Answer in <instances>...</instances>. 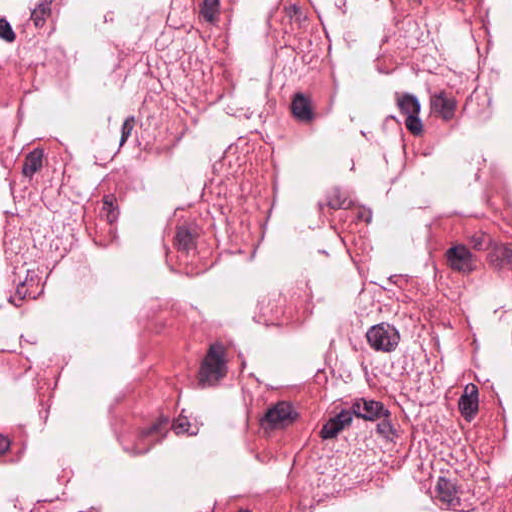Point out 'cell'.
I'll list each match as a JSON object with an SVG mask.
<instances>
[{
  "label": "cell",
  "mask_w": 512,
  "mask_h": 512,
  "mask_svg": "<svg viewBox=\"0 0 512 512\" xmlns=\"http://www.w3.org/2000/svg\"><path fill=\"white\" fill-rule=\"evenodd\" d=\"M414 428L382 390L334 401L296 453L286 487L301 510L356 499L384 487L405 464Z\"/></svg>",
  "instance_id": "1"
},
{
  "label": "cell",
  "mask_w": 512,
  "mask_h": 512,
  "mask_svg": "<svg viewBox=\"0 0 512 512\" xmlns=\"http://www.w3.org/2000/svg\"><path fill=\"white\" fill-rule=\"evenodd\" d=\"M348 336L374 387L419 406L439 398L444 385L439 342L415 307L383 290L368 291L354 307Z\"/></svg>",
  "instance_id": "2"
},
{
  "label": "cell",
  "mask_w": 512,
  "mask_h": 512,
  "mask_svg": "<svg viewBox=\"0 0 512 512\" xmlns=\"http://www.w3.org/2000/svg\"><path fill=\"white\" fill-rule=\"evenodd\" d=\"M411 473L421 492L442 510H472L491 489V480L446 408L420 415Z\"/></svg>",
  "instance_id": "3"
},
{
  "label": "cell",
  "mask_w": 512,
  "mask_h": 512,
  "mask_svg": "<svg viewBox=\"0 0 512 512\" xmlns=\"http://www.w3.org/2000/svg\"><path fill=\"white\" fill-rule=\"evenodd\" d=\"M244 443L264 465L287 461L318 420L328 394L324 371L298 384L273 386L250 374L242 386Z\"/></svg>",
  "instance_id": "4"
},
{
  "label": "cell",
  "mask_w": 512,
  "mask_h": 512,
  "mask_svg": "<svg viewBox=\"0 0 512 512\" xmlns=\"http://www.w3.org/2000/svg\"><path fill=\"white\" fill-rule=\"evenodd\" d=\"M259 136L240 139L211 171L206 198L222 216L230 246L243 250L259 239L273 202L270 149Z\"/></svg>",
  "instance_id": "5"
},
{
  "label": "cell",
  "mask_w": 512,
  "mask_h": 512,
  "mask_svg": "<svg viewBox=\"0 0 512 512\" xmlns=\"http://www.w3.org/2000/svg\"><path fill=\"white\" fill-rule=\"evenodd\" d=\"M77 226V211L71 202L35 207L5 220L6 276L15 298H31L42 290L52 270L70 251Z\"/></svg>",
  "instance_id": "6"
},
{
  "label": "cell",
  "mask_w": 512,
  "mask_h": 512,
  "mask_svg": "<svg viewBox=\"0 0 512 512\" xmlns=\"http://www.w3.org/2000/svg\"><path fill=\"white\" fill-rule=\"evenodd\" d=\"M444 399L468 445L482 463L490 465L503 452L507 438L505 410L493 385L466 370Z\"/></svg>",
  "instance_id": "7"
},
{
  "label": "cell",
  "mask_w": 512,
  "mask_h": 512,
  "mask_svg": "<svg viewBox=\"0 0 512 512\" xmlns=\"http://www.w3.org/2000/svg\"><path fill=\"white\" fill-rule=\"evenodd\" d=\"M73 159L68 149L53 137L38 138L23 147L8 173L15 206L25 211L49 206L68 186Z\"/></svg>",
  "instance_id": "8"
},
{
  "label": "cell",
  "mask_w": 512,
  "mask_h": 512,
  "mask_svg": "<svg viewBox=\"0 0 512 512\" xmlns=\"http://www.w3.org/2000/svg\"><path fill=\"white\" fill-rule=\"evenodd\" d=\"M162 247L167 266L178 274L196 276L210 269L220 252L206 206L193 203L176 209L165 225Z\"/></svg>",
  "instance_id": "9"
},
{
  "label": "cell",
  "mask_w": 512,
  "mask_h": 512,
  "mask_svg": "<svg viewBox=\"0 0 512 512\" xmlns=\"http://www.w3.org/2000/svg\"><path fill=\"white\" fill-rule=\"evenodd\" d=\"M128 174L117 170L107 175L97 186L84 207L85 231L98 247H108L117 238L120 207L126 198Z\"/></svg>",
  "instance_id": "10"
},
{
  "label": "cell",
  "mask_w": 512,
  "mask_h": 512,
  "mask_svg": "<svg viewBox=\"0 0 512 512\" xmlns=\"http://www.w3.org/2000/svg\"><path fill=\"white\" fill-rule=\"evenodd\" d=\"M405 3L412 10H432L438 9L437 7H441L443 5L448 6H457L458 4L465 5L468 0H404Z\"/></svg>",
  "instance_id": "11"
}]
</instances>
